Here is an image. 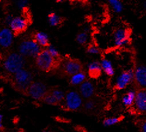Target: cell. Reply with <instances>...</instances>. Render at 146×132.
<instances>
[{"label":"cell","mask_w":146,"mask_h":132,"mask_svg":"<svg viewBox=\"0 0 146 132\" xmlns=\"http://www.w3.org/2000/svg\"><path fill=\"white\" fill-rule=\"evenodd\" d=\"M136 91L134 90H130L122 98L123 104L126 107H130L133 105L135 99Z\"/></svg>","instance_id":"obj_17"},{"label":"cell","mask_w":146,"mask_h":132,"mask_svg":"<svg viewBox=\"0 0 146 132\" xmlns=\"http://www.w3.org/2000/svg\"><path fill=\"white\" fill-rule=\"evenodd\" d=\"M36 63L38 67L43 71H48L54 65V58H53L47 50L41 51L36 57Z\"/></svg>","instance_id":"obj_4"},{"label":"cell","mask_w":146,"mask_h":132,"mask_svg":"<svg viewBox=\"0 0 146 132\" xmlns=\"http://www.w3.org/2000/svg\"><path fill=\"white\" fill-rule=\"evenodd\" d=\"M100 52L99 48L95 45L90 46L88 49V52L92 55H97L100 53Z\"/></svg>","instance_id":"obj_28"},{"label":"cell","mask_w":146,"mask_h":132,"mask_svg":"<svg viewBox=\"0 0 146 132\" xmlns=\"http://www.w3.org/2000/svg\"><path fill=\"white\" fill-rule=\"evenodd\" d=\"M102 70L104 71V73L109 76H112L114 75V70L113 67L111 62L108 59H103L100 63Z\"/></svg>","instance_id":"obj_16"},{"label":"cell","mask_w":146,"mask_h":132,"mask_svg":"<svg viewBox=\"0 0 146 132\" xmlns=\"http://www.w3.org/2000/svg\"><path fill=\"white\" fill-rule=\"evenodd\" d=\"M51 94L53 96V97L56 99V100L58 101V103H59V102L63 101L65 97L64 92L59 89L53 90L51 93Z\"/></svg>","instance_id":"obj_23"},{"label":"cell","mask_w":146,"mask_h":132,"mask_svg":"<svg viewBox=\"0 0 146 132\" xmlns=\"http://www.w3.org/2000/svg\"><path fill=\"white\" fill-rule=\"evenodd\" d=\"M13 33L10 28H3L0 31V46L3 47L10 46L13 42Z\"/></svg>","instance_id":"obj_13"},{"label":"cell","mask_w":146,"mask_h":132,"mask_svg":"<svg viewBox=\"0 0 146 132\" xmlns=\"http://www.w3.org/2000/svg\"><path fill=\"white\" fill-rule=\"evenodd\" d=\"M15 4L18 9L20 10H23L27 7L28 1V0H16Z\"/></svg>","instance_id":"obj_26"},{"label":"cell","mask_w":146,"mask_h":132,"mask_svg":"<svg viewBox=\"0 0 146 132\" xmlns=\"http://www.w3.org/2000/svg\"><path fill=\"white\" fill-rule=\"evenodd\" d=\"M35 41L40 46H46L48 44V37L47 34L43 32H39L35 35Z\"/></svg>","instance_id":"obj_20"},{"label":"cell","mask_w":146,"mask_h":132,"mask_svg":"<svg viewBox=\"0 0 146 132\" xmlns=\"http://www.w3.org/2000/svg\"><path fill=\"white\" fill-rule=\"evenodd\" d=\"M133 81L140 89H146V66L143 65L137 66L134 70Z\"/></svg>","instance_id":"obj_8"},{"label":"cell","mask_w":146,"mask_h":132,"mask_svg":"<svg viewBox=\"0 0 146 132\" xmlns=\"http://www.w3.org/2000/svg\"><path fill=\"white\" fill-rule=\"evenodd\" d=\"M3 115L0 114V129H1L3 127Z\"/></svg>","instance_id":"obj_32"},{"label":"cell","mask_w":146,"mask_h":132,"mask_svg":"<svg viewBox=\"0 0 146 132\" xmlns=\"http://www.w3.org/2000/svg\"><path fill=\"white\" fill-rule=\"evenodd\" d=\"M13 16L11 15H8L5 18V22L7 24H8V25H10L11 22L12 21V20H13Z\"/></svg>","instance_id":"obj_31"},{"label":"cell","mask_w":146,"mask_h":132,"mask_svg":"<svg viewBox=\"0 0 146 132\" xmlns=\"http://www.w3.org/2000/svg\"><path fill=\"white\" fill-rule=\"evenodd\" d=\"M139 128H140L141 132H146V120L143 121L139 125Z\"/></svg>","instance_id":"obj_30"},{"label":"cell","mask_w":146,"mask_h":132,"mask_svg":"<svg viewBox=\"0 0 146 132\" xmlns=\"http://www.w3.org/2000/svg\"><path fill=\"white\" fill-rule=\"evenodd\" d=\"M143 7L146 9V1H144L143 3Z\"/></svg>","instance_id":"obj_33"},{"label":"cell","mask_w":146,"mask_h":132,"mask_svg":"<svg viewBox=\"0 0 146 132\" xmlns=\"http://www.w3.org/2000/svg\"><path fill=\"white\" fill-rule=\"evenodd\" d=\"M133 105L139 113H146V90L139 89L136 93L135 99Z\"/></svg>","instance_id":"obj_10"},{"label":"cell","mask_w":146,"mask_h":132,"mask_svg":"<svg viewBox=\"0 0 146 132\" xmlns=\"http://www.w3.org/2000/svg\"><path fill=\"white\" fill-rule=\"evenodd\" d=\"M76 40L79 44H81V45L85 44L88 40V33L83 31L79 33L77 36Z\"/></svg>","instance_id":"obj_24"},{"label":"cell","mask_w":146,"mask_h":132,"mask_svg":"<svg viewBox=\"0 0 146 132\" xmlns=\"http://www.w3.org/2000/svg\"><path fill=\"white\" fill-rule=\"evenodd\" d=\"M63 68L66 74L72 76L81 71L82 65L76 60L67 59L64 63Z\"/></svg>","instance_id":"obj_12"},{"label":"cell","mask_w":146,"mask_h":132,"mask_svg":"<svg viewBox=\"0 0 146 132\" xmlns=\"http://www.w3.org/2000/svg\"><path fill=\"white\" fill-rule=\"evenodd\" d=\"M21 55L25 57H36L41 52L40 46L34 40H25L19 47Z\"/></svg>","instance_id":"obj_2"},{"label":"cell","mask_w":146,"mask_h":132,"mask_svg":"<svg viewBox=\"0 0 146 132\" xmlns=\"http://www.w3.org/2000/svg\"><path fill=\"white\" fill-rule=\"evenodd\" d=\"M48 22H49L50 25L55 27L58 25L61 22V18L56 13H52L48 15Z\"/></svg>","instance_id":"obj_22"},{"label":"cell","mask_w":146,"mask_h":132,"mask_svg":"<svg viewBox=\"0 0 146 132\" xmlns=\"http://www.w3.org/2000/svg\"><path fill=\"white\" fill-rule=\"evenodd\" d=\"M42 132H52V131H42Z\"/></svg>","instance_id":"obj_35"},{"label":"cell","mask_w":146,"mask_h":132,"mask_svg":"<svg viewBox=\"0 0 146 132\" xmlns=\"http://www.w3.org/2000/svg\"><path fill=\"white\" fill-rule=\"evenodd\" d=\"M85 79H86V75L83 72L80 71L71 76L70 82L72 85H81L85 81Z\"/></svg>","instance_id":"obj_18"},{"label":"cell","mask_w":146,"mask_h":132,"mask_svg":"<svg viewBox=\"0 0 146 132\" xmlns=\"http://www.w3.org/2000/svg\"><path fill=\"white\" fill-rule=\"evenodd\" d=\"M55 1L58 3H61V2H64V1H66V0H55Z\"/></svg>","instance_id":"obj_34"},{"label":"cell","mask_w":146,"mask_h":132,"mask_svg":"<svg viewBox=\"0 0 146 132\" xmlns=\"http://www.w3.org/2000/svg\"><path fill=\"white\" fill-rule=\"evenodd\" d=\"M107 2L115 13H120L123 10V4L121 0H107Z\"/></svg>","instance_id":"obj_19"},{"label":"cell","mask_w":146,"mask_h":132,"mask_svg":"<svg viewBox=\"0 0 146 132\" xmlns=\"http://www.w3.org/2000/svg\"><path fill=\"white\" fill-rule=\"evenodd\" d=\"M134 70L129 69L121 73L117 78L115 83V87L117 89L120 90L125 88L133 81Z\"/></svg>","instance_id":"obj_6"},{"label":"cell","mask_w":146,"mask_h":132,"mask_svg":"<svg viewBox=\"0 0 146 132\" xmlns=\"http://www.w3.org/2000/svg\"><path fill=\"white\" fill-rule=\"evenodd\" d=\"M88 72L90 77L96 78L100 76L102 68L100 63L98 61L91 62L88 65Z\"/></svg>","instance_id":"obj_15"},{"label":"cell","mask_w":146,"mask_h":132,"mask_svg":"<svg viewBox=\"0 0 146 132\" xmlns=\"http://www.w3.org/2000/svg\"><path fill=\"white\" fill-rule=\"evenodd\" d=\"M129 33L128 30L124 28H120L115 30L114 33V45L117 47L123 46L128 43Z\"/></svg>","instance_id":"obj_9"},{"label":"cell","mask_w":146,"mask_h":132,"mask_svg":"<svg viewBox=\"0 0 146 132\" xmlns=\"http://www.w3.org/2000/svg\"><path fill=\"white\" fill-rule=\"evenodd\" d=\"M25 59L21 54L13 53L5 58L4 62V69L9 73L15 74L18 71L23 69Z\"/></svg>","instance_id":"obj_1"},{"label":"cell","mask_w":146,"mask_h":132,"mask_svg":"<svg viewBox=\"0 0 146 132\" xmlns=\"http://www.w3.org/2000/svg\"><path fill=\"white\" fill-rule=\"evenodd\" d=\"M80 92L82 97L84 98H90L94 95L95 88L92 82L84 81L80 85Z\"/></svg>","instance_id":"obj_14"},{"label":"cell","mask_w":146,"mask_h":132,"mask_svg":"<svg viewBox=\"0 0 146 132\" xmlns=\"http://www.w3.org/2000/svg\"><path fill=\"white\" fill-rule=\"evenodd\" d=\"M123 119V117L108 118L105 119L104 121H103V124H104V125L106 126V127H109V126H111L119 123Z\"/></svg>","instance_id":"obj_21"},{"label":"cell","mask_w":146,"mask_h":132,"mask_svg":"<svg viewBox=\"0 0 146 132\" xmlns=\"http://www.w3.org/2000/svg\"><path fill=\"white\" fill-rule=\"evenodd\" d=\"M65 106L70 111H76L82 104L81 95L76 91H70L65 95Z\"/></svg>","instance_id":"obj_5"},{"label":"cell","mask_w":146,"mask_h":132,"mask_svg":"<svg viewBox=\"0 0 146 132\" xmlns=\"http://www.w3.org/2000/svg\"><path fill=\"white\" fill-rule=\"evenodd\" d=\"M29 95L35 100L44 99L46 95V87L41 82H34L28 89Z\"/></svg>","instance_id":"obj_7"},{"label":"cell","mask_w":146,"mask_h":132,"mask_svg":"<svg viewBox=\"0 0 146 132\" xmlns=\"http://www.w3.org/2000/svg\"><path fill=\"white\" fill-rule=\"evenodd\" d=\"M44 100L47 104L48 105H56L58 104V101L56 100V99L53 97V96L50 94H46L45 97H44Z\"/></svg>","instance_id":"obj_25"},{"label":"cell","mask_w":146,"mask_h":132,"mask_svg":"<svg viewBox=\"0 0 146 132\" xmlns=\"http://www.w3.org/2000/svg\"><path fill=\"white\" fill-rule=\"evenodd\" d=\"M47 51L50 53V55L54 58H56L59 56V52L55 47L50 46L48 47Z\"/></svg>","instance_id":"obj_27"},{"label":"cell","mask_w":146,"mask_h":132,"mask_svg":"<svg viewBox=\"0 0 146 132\" xmlns=\"http://www.w3.org/2000/svg\"><path fill=\"white\" fill-rule=\"evenodd\" d=\"M10 29L15 33H20L25 30L28 26V21L25 17L19 16L13 17L9 25Z\"/></svg>","instance_id":"obj_11"},{"label":"cell","mask_w":146,"mask_h":132,"mask_svg":"<svg viewBox=\"0 0 146 132\" xmlns=\"http://www.w3.org/2000/svg\"><path fill=\"white\" fill-rule=\"evenodd\" d=\"M14 80L15 85L18 89L25 91L31 85L33 77L29 71L22 69L15 74Z\"/></svg>","instance_id":"obj_3"},{"label":"cell","mask_w":146,"mask_h":132,"mask_svg":"<svg viewBox=\"0 0 146 132\" xmlns=\"http://www.w3.org/2000/svg\"><path fill=\"white\" fill-rule=\"evenodd\" d=\"M84 107L87 110H92L95 107L94 102L92 100L87 101L84 104Z\"/></svg>","instance_id":"obj_29"}]
</instances>
